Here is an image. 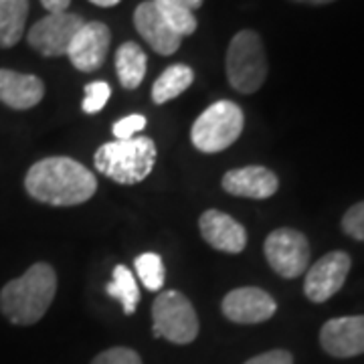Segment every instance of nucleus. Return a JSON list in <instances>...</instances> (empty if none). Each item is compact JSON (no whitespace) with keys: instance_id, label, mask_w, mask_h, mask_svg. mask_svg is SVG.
Masks as SVG:
<instances>
[{"instance_id":"nucleus-1","label":"nucleus","mask_w":364,"mask_h":364,"mask_svg":"<svg viewBox=\"0 0 364 364\" xmlns=\"http://www.w3.org/2000/svg\"><path fill=\"white\" fill-rule=\"evenodd\" d=\"M25 188L31 198L51 207H75L87 203L97 191L93 172L77 160L67 156L43 158L35 162L25 176Z\"/></svg>"},{"instance_id":"nucleus-2","label":"nucleus","mask_w":364,"mask_h":364,"mask_svg":"<svg viewBox=\"0 0 364 364\" xmlns=\"http://www.w3.org/2000/svg\"><path fill=\"white\" fill-rule=\"evenodd\" d=\"M57 273L49 263H35L0 289V312L14 326H33L51 308Z\"/></svg>"},{"instance_id":"nucleus-3","label":"nucleus","mask_w":364,"mask_h":364,"mask_svg":"<svg viewBox=\"0 0 364 364\" xmlns=\"http://www.w3.org/2000/svg\"><path fill=\"white\" fill-rule=\"evenodd\" d=\"M156 144L148 136L114 140L97 148L93 162L104 176L117 184H138L150 176L156 164Z\"/></svg>"},{"instance_id":"nucleus-4","label":"nucleus","mask_w":364,"mask_h":364,"mask_svg":"<svg viewBox=\"0 0 364 364\" xmlns=\"http://www.w3.org/2000/svg\"><path fill=\"white\" fill-rule=\"evenodd\" d=\"M227 79L239 93H255L267 77V57L255 31H239L227 49Z\"/></svg>"},{"instance_id":"nucleus-5","label":"nucleus","mask_w":364,"mask_h":364,"mask_svg":"<svg viewBox=\"0 0 364 364\" xmlns=\"http://www.w3.org/2000/svg\"><path fill=\"white\" fill-rule=\"evenodd\" d=\"M245 126L243 109L233 102H215L196 117L191 130V140L196 150L205 154L223 152L231 144L237 142Z\"/></svg>"},{"instance_id":"nucleus-6","label":"nucleus","mask_w":364,"mask_h":364,"mask_svg":"<svg viewBox=\"0 0 364 364\" xmlns=\"http://www.w3.org/2000/svg\"><path fill=\"white\" fill-rule=\"evenodd\" d=\"M154 336L172 344H191L198 336V318L191 299L181 291H162L152 306Z\"/></svg>"},{"instance_id":"nucleus-7","label":"nucleus","mask_w":364,"mask_h":364,"mask_svg":"<svg viewBox=\"0 0 364 364\" xmlns=\"http://www.w3.org/2000/svg\"><path fill=\"white\" fill-rule=\"evenodd\" d=\"M263 251L273 272L286 279L299 277L310 267V243L306 235L296 229L282 227L272 231L265 239Z\"/></svg>"},{"instance_id":"nucleus-8","label":"nucleus","mask_w":364,"mask_h":364,"mask_svg":"<svg viewBox=\"0 0 364 364\" xmlns=\"http://www.w3.org/2000/svg\"><path fill=\"white\" fill-rule=\"evenodd\" d=\"M85 21L73 13H49L37 21L26 33L28 45L43 57L67 55L69 45Z\"/></svg>"},{"instance_id":"nucleus-9","label":"nucleus","mask_w":364,"mask_h":364,"mask_svg":"<svg viewBox=\"0 0 364 364\" xmlns=\"http://www.w3.org/2000/svg\"><path fill=\"white\" fill-rule=\"evenodd\" d=\"M352 259L344 251H332L324 257L308 267L306 279H304V291L310 301L322 304L328 301L334 294H338L340 287L344 286L348 272H350Z\"/></svg>"},{"instance_id":"nucleus-10","label":"nucleus","mask_w":364,"mask_h":364,"mask_svg":"<svg viewBox=\"0 0 364 364\" xmlns=\"http://www.w3.org/2000/svg\"><path fill=\"white\" fill-rule=\"evenodd\" d=\"M109 45H112V33L107 25L100 21H91L79 28L77 35L69 45L67 55L75 69L83 73H91L104 65Z\"/></svg>"},{"instance_id":"nucleus-11","label":"nucleus","mask_w":364,"mask_h":364,"mask_svg":"<svg viewBox=\"0 0 364 364\" xmlns=\"http://www.w3.org/2000/svg\"><path fill=\"white\" fill-rule=\"evenodd\" d=\"M221 310L235 324H261L273 318L277 304L259 287H239L223 298Z\"/></svg>"},{"instance_id":"nucleus-12","label":"nucleus","mask_w":364,"mask_h":364,"mask_svg":"<svg viewBox=\"0 0 364 364\" xmlns=\"http://www.w3.org/2000/svg\"><path fill=\"white\" fill-rule=\"evenodd\" d=\"M320 344L334 358L364 354V316H342L328 320L320 330Z\"/></svg>"},{"instance_id":"nucleus-13","label":"nucleus","mask_w":364,"mask_h":364,"mask_svg":"<svg viewBox=\"0 0 364 364\" xmlns=\"http://www.w3.org/2000/svg\"><path fill=\"white\" fill-rule=\"evenodd\" d=\"M200 235L208 245L223 253H241L247 245V231L231 215L208 208L198 219Z\"/></svg>"},{"instance_id":"nucleus-14","label":"nucleus","mask_w":364,"mask_h":364,"mask_svg":"<svg viewBox=\"0 0 364 364\" xmlns=\"http://www.w3.org/2000/svg\"><path fill=\"white\" fill-rule=\"evenodd\" d=\"M134 25L136 31L158 55H174L181 47V35H176L170 25L162 18V14L158 13L156 6L152 0H146L142 4H138L136 13H134Z\"/></svg>"},{"instance_id":"nucleus-15","label":"nucleus","mask_w":364,"mask_h":364,"mask_svg":"<svg viewBox=\"0 0 364 364\" xmlns=\"http://www.w3.org/2000/svg\"><path fill=\"white\" fill-rule=\"evenodd\" d=\"M223 191L243 198H269L277 193L279 181L272 170L265 166H243L229 170L223 176Z\"/></svg>"},{"instance_id":"nucleus-16","label":"nucleus","mask_w":364,"mask_h":364,"mask_svg":"<svg viewBox=\"0 0 364 364\" xmlns=\"http://www.w3.org/2000/svg\"><path fill=\"white\" fill-rule=\"evenodd\" d=\"M45 83L37 75L0 69V102L13 109H31L41 104Z\"/></svg>"},{"instance_id":"nucleus-17","label":"nucleus","mask_w":364,"mask_h":364,"mask_svg":"<svg viewBox=\"0 0 364 364\" xmlns=\"http://www.w3.org/2000/svg\"><path fill=\"white\" fill-rule=\"evenodd\" d=\"M28 0H0V47L11 49L25 35Z\"/></svg>"},{"instance_id":"nucleus-18","label":"nucleus","mask_w":364,"mask_h":364,"mask_svg":"<svg viewBox=\"0 0 364 364\" xmlns=\"http://www.w3.org/2000/svg\"><path fill=\"white\" fill-rule=\"evenodd\" d=\"M146 53L136 43H124L116 53V73L126 90L140 87L146 75Z\"/></svg>"},{"instance_id":"nucleus-19","label":"nucleus","mask_w":364,"mask_h":364,"mask_svg":"<svg viewBox=\"0 0 364 364\" xmlns=\"http://www.w3.org/2000/svg\"><path fill=\"white\" fill-rule=\"evenodd\" d=\"M195 81V71L188 65H170L160 77L154 81L152 87V100L156 104H166L170 100L178 97L182 91H186L191 87V83Z\"/></svg>"},{"instance_id":"nucleus-20","label":"nucleus","mask_w":364,"mask_h":364,"mask_svg":"<svg viewBox=\"0 0 364 364\" xmlns=\"http://www.w3.org/2000/svg\"><path fill=\"white\" fill-rule=\"evenodd\" d=\"M107 296H112L117 299L124 308L126 316H132L138 308V301H140V289L136 284V277L130 272V267L126 265H116L114 267V275H112V282L105 286Z\"/></svg>"},{"instance_id":"nucleus-21","label":"nucleus","mask_w":364,"mask_h":364,"mask_svg":"<svg viewBox=\"0 0 364 364\" xmlns=\"http://www.w3.org/2000/svg\"><path fill=\"white\" fill-rule=\"evenodd\" d=\"M156 11L162 14V18L170 25V28L181 35L188 37L196 31L195 13L182 2V0H152Z\"/></svg>"},{"instance_id":"nucleus-22","label":"nucleus","mask_w":364,"mask_h":364,"mask_svg":"<svg viewBox=\"0 0 364 364\" xmlns=\"http://www.w3.org/2000/svg\"><path fill=\"white\" fill-rule=\"evenodd\" d=\"M136 273L142 282V286L150 291H160L164 286V263L158 253H142L134 261Z\"/></svg>"},{"instance_id":"nucleus-23","label":"nucleus","mask_w":364,"mask_h":364,"mask_svg":"<svg viewBox=\"0 0 364 364\" xmlns=\"http://www.w3.org/2000/svg\"><path fill=\"white\" fill-rule=\"evenodd\" d=\"M109 95H112V87L105 81H91L85 85V97H83L81 109L85 114H97L105 107Z\"/></svg>"},{"instance_id":"nucleus-24","label":"nucleus","mask_w":364,"mask_h":364,"mask_svg":"<svg viewBox=\"0 0 364 364\" xmlns=\"http://www.w3.org/2000/svg\"><path fill=\"white\" fill-rule=\"evenodd\" d=\"M91 364H142L140 354L132 348L126 346H114V348H107V350L100 352Z\"/></svg>"},{"instance_id":"nucleus-25","label":"nucleus","mask_w":364,"mask_h":364,"mask_svg":"<svg viewBox=\"0 0 364 364\" xmlns=\"http://www.w3.org/2000/svg\"><path fill=\"white\" fill-rule=\"evenodd\" d=\"M342 229H344V233L350 235L352 239L364 241V200L356 203L354 207H350L344 213Z\"/></svg>"},{"instance_id":"nucleus-26","label":"nucleus","mask_w":364,"mask_h":364,"mask_svg":"<svg viewBox=\"0 0 364 364\" xmlns=\"http://www.w3.org/2000/svg\"><path fill=\"white\" fill-rule=\"evenodd\" d=\"M144 128H146V117L142 114H132L114 124V136L116 140H130L136 138L138 132H142Z\"/></svg>"},{"instance_id":"nucleus-27","label":"nucleus","mask_w":364,"mask_h":364,"mask_svg":"<svg viewBox=\"0 0 364 364\" xmlns=\"http://www.w3.org/2000/svg\"><path fill=\"white\" fill-rule=\"evenodd\" d=\"M245 364H294V356L287 350H269L249 358Z\"/></svg>"},{"instance_id":"nucleus-28","label":"nucleus","mask_w":364,"mask_h":364,"mask_svg":"<svg viewBox=\"0 0 364 364\" xmlns=\"http://www.w3.org/2000/svg\"><path fill=\"white\" fill-rule=\"evenodd\" d=\"M41 4H43L49 13H67L71 0H41Z\"/></svg>"},{"instance_id":"nucleus-29","label":"nucleus","mask_w":364,"mask_h":364,"mask_svg":"<svg viewBox=\"0 0 364 364\" xmlns=\"http://www.w3.org/2000/svg\"><path fill=\"white\" fill-rule=\"evenodd\" d=\"M182 2H184L193 13H195L196 9H200V6H203V0H182Z\"/></svg>"},{"instance_id":"nucleus-30","label":"nucleus","mask_w":364,"mask_h":364,"mask_svg":"<svg viewBox=\"0 0 364 364\" xmlns=\"http://www.w3.org/2000/svg\"><path fill=\"white\" fill-rule=\"evenodd\" d=\"M93 4H97V6H116L119 0H90Z\"/></svg>"},{"instance_id":"nucleus-31","label":"nucleus","mask_w":364,"mask_h":364,"mask_svg":"<svg viewBox=\"0 0 364 364\" xmlns=\"http://www.w3.org/2000/svg\"><path fill=\"white\" fill-rule=\"evenodd\" d=\"M296 2H304V4H328V2H334V0H296Z\"/></svg>"}]
</instances>
